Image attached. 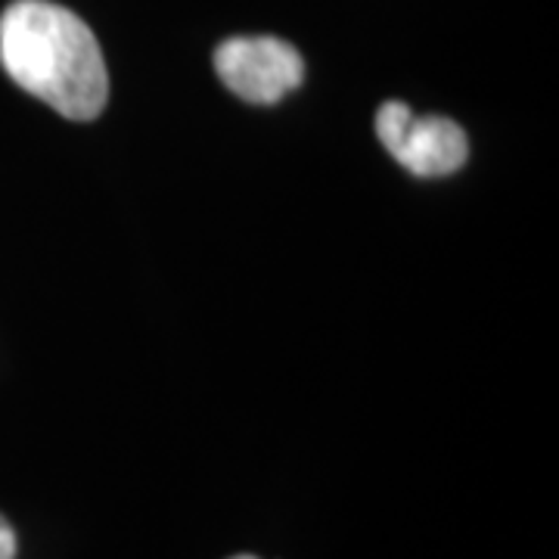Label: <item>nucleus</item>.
Segmentation results:
<instances>
[{
	"label": "nucleus",
	"mask_w": 559,
	"mask_h": 559,
	"mask_svg": "<svg viewBox=\"0 0 559 559\" xmlns=\"http://www.w3.org/2000/svg\"><path fill=\"white\" fill-rule=\"evenodd\" d=\"M0 559H16V535L3 516H0Z\"/></svg>",
	"instance_id": "20e7f679"
},
{
	"label": "nucleus",
	"mask_w": 559,
	"mask_h": 559,
	"mask_svg": "<svg viewBox=\"0 0 559 559\" xmlns=\"http://www.w3.org/2000/svg\"><path fill=\"white\" fill-rule=\"evenodd\" d=\"M215 72L224 87L234 91L240 100L274 106L299 87L305 62L289 40L271 35L227 38L215 50Z\"/></svg>",
	"instance_id": "7ed1b4c3"
},
{
	"label": "nucleus",
	"mask_w": 559,
	"mask_h": 559,
	"mask_svg": "<svg viewBox=\"0 0 559 559\" xmlns=\"http://www.w3.org/2000/svg\"><path fill=\"white\" fill-rule=\"evenodd\" d=\"M230 559H259V557H249V554H240V557H230Z\"/></svg>",
	"instance_id": "39448f33"
},
{
	"label": "nucleus",
	"mask_w": 559,
	"mask_h": 559,
	"mask_svg": "<svg viewBox=\"0 0 559 559\" xmlns=\"http://www.w3.org/2000/svg\"><path fill=\"white\" fill-rule=\"evenodd\" d=\"M0 66L10 79L72 121L109 100V75L91 25L47 0H16L0 16Z\"/></svg>",
	"instance_id": "f257e3e1"
},
{
	"label": "nucleus",
	"mask_w": 559,
	"mask_h": 559,
	"mask_svg": "<svg viewBox=\"0 0 559 559\" xmlns=\"http://www.w3.org/2000/svg\"><path fill=\"white\" fill-rule=\"evenodd\" d=\"M377 134L392 159L417 178L454 175L469 156V140L457 121L444 116L414 119L411 106L401 100L382 103L377 112Z\"/></svg>",
	"instance_id": "f03ea898"
}]
</instances>
